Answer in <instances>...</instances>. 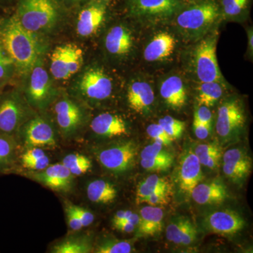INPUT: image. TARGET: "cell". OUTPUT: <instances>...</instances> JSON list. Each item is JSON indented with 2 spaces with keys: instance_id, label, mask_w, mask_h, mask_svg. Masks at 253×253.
I'll list each match as a JSON object with an SVG mask.
<instances>
[{
  "instance_id": "52",
  "label": "cell",
  "mask_w": 253,
  "mask_h": 253,
  "mask_svg": "<svg viewBox=\"0 0 253 253\" xmlns=\"http://www.w3.org/2000/svg\"><path fill=\"white\" fill-rule=\"evenodd\" d=\"M1 82H0V88H1Z\"/></svg>"
},
{
  "instance_id": "48",
  "label": "cell",
  "mask_w": 253,
  "mask_h": 253,
  "mask_svg": "<svg viewBox=\"0 0 253 253\" xmlns=\"http://www.w3.org/2000/svg\"><path fill=\"white\" fill-rule=\"evenodd\" d=\"M132 214V212L130 211H120L116 212L115 214L114 217L113 219V227L116 229L118 226L120 224H122L123 221L126 220L131 214Z\"/></svg>"
},
{
  "instance_id": "34",
  "label": "cell",
  "mask_w": 253,
  "mask_h": 253,
  "mask_svg": "<svg viewBox=\"0 0 253 253\" xmlns=\"http://www.w3.org/2000/svg\"><path fill=\"white\" fill-rule=\"evenodd\" d=\"M174 156L172 154L162 157L144 158L141 159V167L148 171H167L172 167Z\"/></svg>"
},
{
  "instance_id": "16",
  "label": "cell",
  "mask_w": 253,
  "mask_h": 253,
  "mask_svg": "<svg viewBox=\"0 0 253 253\" xmlns=\"http://www.w3.org/2000/svg\"><path fill=\"white\" fill-rule=\"evenodd\" d=\"M55 114L59 128L65 135L77 131L83 122V113L79 106L69 99H62L55 105Z\"/></svg>"
},
{
  "instance_id": "22",
  "label": "cell",
  "mask_w": 253,
  "mask_h": 253,
  "mask_svg": "<svg viewBox=\"0 0 253 253\" xmlns=\"http://www.w3.org/2000/svg\"><path fill=\"white\" fill-rule=\"evenodd\" d=\"M176 41L168 33H158L145 48L144 56L147 61H158L167 59L172 54Z\"/></svg>"
},
{
  "instance_id": "47",
  "label": "cell",
  "mask_w": 253,
  "mask_h": 253,
  "mask_svg": "<svg viewBox=\"0 0 253 253\" xmlns=\"http://www.w3.org/2000/svg\"><path fill=\"white\" fill-rule=\"evenodd\" d=\"M193 128H194V131L196 137L198 139H202V140L203 139H207L210 133H211V126L200 123L196 120L194 119Z\"/></svg>"
},
{
  "instance_id": "6",
  "label": "cell",
  "mask_w": 253,
  "mask_h": 253,
  "mask_svg": "<svg viewBox=\"0 0 253 253\" xmlns=\"http://www.w3.org/2000/svg\"><path fill=\"white\" fill-rule=\"evenodd\" d=\"M244 111L238 100H226L218 110L216 131L223 143L234 140L245 124Z\"/></svg>"
},
{
  "instance_id": "20",
  "label": "cell",
  "mask_w": 253,
  "mask_h": 253,
  "mask_svg": "<svg viewBox=\"0 0 253 253\" xmlns=\"http://www.w3.org/2000/svg\"><path fill=\"white\" fill-rule=\"evenodd\" d=\"M154 99V90L146 82H134L128 88V104L136 112L143 113L149 111Z\"/></svg>"
},
{
  "instance_id": "18",
  "label": "cell",
  "mask_w": 253,
  "mask_h": 253,
  "mask_svg": "<svg viewBox=\"0 0 253 253\" xmlns=\"http://www.w3.org/2000/svg\"><path fill=\"white\" fill-rule=\"evenodd\" d=\"M179 6L178 0H133L132 12L139 16L168 17Z\"/></svg>"
},
{
  "instance_id": "12",
  "label": "cell",
  "mask_w": 253,
  "mask_h": 253,
  "mask_svg": "<svg viewBox=\"0 0 253 253\" xmlns=\"http://www.w3.org/2000/svg\"><path fill=\"white\" fill-rule=\"evenodd\" d=\"M31 78L28 88L30 102L34 106H45L51 95V84L49 75L38 61L31 70Z\"/></svg>"
},
{
  "instance_id": "49",
  "label": "cell",
  "mask_w": 253,
  "mask_h": 253,
  "mask_svg": "<svg viewBox=\"0 0 253 253\" xmlns=\"http://www.w3.org/2000/svg\"><path fill=\"white\" fill-rule=\"evenodd\" d=\"M118 230L123 231L125 233H131L134 231L136 229L135 226L133 225L130 222L127 221H123L122 224H120L116 228Z\"/></svg>"
},
{
  "instance_id": "25",
  "label": "cell",
  "mask_w": 253,
  "mask_h": 253,
  "mask_svg": "<svg viewBox=\"0 0 253 253\" xmlns=\"http://www.w3.org/2000/svg\"><path fill=\"white\" fill-rule=\"evenodd\" d=\"M140 222L137 227L136 235L155 236L163 229V211L156 206H146L140 211Z\"/></svg>"
},
{
  "instance_id": "13",
  "label": "cell",
  "mask_w": 253,
  "mask_h": 253,
  "mask_svg": "<svg viewBox=\"0 0 253 253\" xmlns=\"http://www.w3.org/2000/svg\"><path fill=\"white\" fill-rule=\"evenodd\" d=\"M201 164L194 151L186 150L182 154L178 169V182L181 191L191 194L195 186L202 180Z\"/></svg>"
},
{
  "instance_id": "9",
  "label": "cell",
  "mask_w": 253,
  "mask_h": 253,
  "mask_svg": "<svg viewBox=\"0 0 253 253\" xmlns=\"http://www.w3.org/2000/svg\"><path fill=\"white\" fill-rule=\"evenodd\" d=\"M203 224L209 232L221 235H234L244 229L246 221L239 213L224 209L210 213Z\"/></svg>"
},
{
  "instance_id": "32",
  "label": "cell",
  "mask_w": 253,
  "mask_h": 253,
  "mask_svg": "<svg viewBox=\"0 0 253 253\" xmlns=\"http://www.w3.org/2000/svg\"><path fill=\"white\" fill-rule=\"evenodd\" d=\"M62 163L73 176H79L87 172L91 168L90 160L79 154H68L63 158Z\"/></svg>"
},
{
  "instance_id": "33",
  "label": "cell",
  "mask_w": 253,
  "mask_h": 253,
  "mask_svg": "<svg viewBox=\"0 0 253 253\" xmlns=\"http://www.w3.org/2000/svg\"><path fill=\"white\" fill-rule=\"evenodd\" d=\"M131 241H119L108 239L101 241L96 246L94 253H129L133 251Z\"/></svg>"
},
{
  "instance_id": "51",
  "label": "cell",
  "mask_w": 253,
  "mask_h": 253,
  "mask_svg": "<svg viewBox=\"0 0 253 253\" xmlns=\"http://www.w3.org/2000/svg\"><path fill=\"white\" fill-rule=\"evenodd\" d=\"M101 1H109V0H101Z\"/></svg>"
},
{
  "instance_id": "19",
  "label": "cell",
  "mask_w": 253,
  "mask_h": 253,
  "mask_svg": "<svg viewBox=\"0 0 253 253\" xmlns=\"http://www.w3.org/2000/svg\"><path fill=\"white\" fill-rule=\"evenodd\" d=\"M90 126L95 134L106 137L126 135L128 132L126 121L121 116L109 113L98 115Z\"/></svg>"
},
{
  "instance_id": "26",
  "label": "cell",
  "mask_w": 253,
  "mask_h": 253,
  "mask_svg": "<svg viewBox=\"0 0 253 253\" xmlns=\"http://www.w3.org/2000/svg\"><path fill=\"white\" fill-rule=\"evenodd\" d=\"M92 251V238L89 235L68 236L51 249L53 253H89Z\"/></svg>"
},
{
  "instance_id": "2",
  "label": "cell",
  "mask_w": 253,
  "mask_h": 253,
  "mask_svg": "<svg viewBox=\"0 0 253 253\" xmlns=\"http://www.w3.org/2000/svg\"><path fill=\"white\" fill-rule=\"evenodd\" d=\"M14 16L28 31H44L58 21L59 5L56 0H20Z\"/></svg>"
},
{
  "instance_id": "40",
  "label": "cell",
  "mask_w": 253,
  "mask_h": 253,
  "mask_svg": "<svg viewBox=\"0 0 253 253\" xmlns=\"http://www.w3.org/2000/svg\"><path fill=\"white\" fill-rule=\"evenodd\" d=\"M170 194V191H162L154 193L145 198L141 201L142 203H146L149 206H164L169 202V195Z\"/></svg>"
},
{
  "instance_id": "50",
  "label": "cell",
  "mask_w": 253,
  "mask_h": 253,
  "mask_svg": "<svg viewBox=\"0 0 253 253\" xmlns=\"http://www.w3.org/2000/svg\"><path fill=\"white\" fill-rule=\"evenodd\" d=\"M253 34L252 30H250L249 31V46L250 48V50L251 51V53H253Z\"/></svg>"
},
{
  "instance_id": "31",
  "label": "cell",
  "mask_w": 253,
  "mask_h": 253,
  "mask_svg": "<svg viewBox=\"0 0 253 253\" xmlns=\"http://www.w3.org/2000/svg\"><path fill=\"white\" fill-rule=\"evenodd\" d=\"M194 153L203 166L211 169H215L219 166L221 151L217 144H200L195 149Z\"/></svg>"
},
{
  "instance_id": "36",
  "label": "cell",
  "mask_w": 253,
  "mask_h": 253,
  "mask_svg": "<svg viewBox=\"0 0 253 253\" xmlns=\"http://www.w3.org/2000/svg\"><path fill=\"white\" fill-rule=\"evenodd\" d=\"M158 124L162 126L172 141L181 137L186 126L185 123L169 116L161 118L158 121Z\"/></svg>"
},
{
  "instance_id": "30",
  "label": "cell",
  "mask_w": 253,
  "mask_h": 253,
  "mask_svg": "<svg viewBox=\"0 0 253 253\" xmlns=\"http://www.w3.org/2000/svg\"><path fill=\"white\" fill-rule=\"evenodd\" d=\"M197 101L199 106L210 108L220 99L223 89L219 82H205L201 83L198 88Z\"/></svg>"
},
{
  "instance_id": "44",
  "label": "cell",
  "mask_w": 253,
  "mask_h": 253,
  "mask_svg": "<svg viewBox=\"0 0 253 253\" xmlns=\"http://www.w3.org/2000/svg\"><path fill=\"white\" fill-rule=\"evenodd\" d=\"M194 120L208 126H212V114L207 106H199L194 113Z\"/></svg>"
},
{
  "instance_id": "28",
  "label": "cell",
  "mask_w": 253,
  "mask_h": 253,
  "mask_svg": "<svg viewBox=\"0 0 253 253\" xmlns=\"http://www.w3.org/2000/svg\"><path fill=\"white\" fill-rule=\"evenodd\" d=\"M17 143L12 135L0 132V173L12 167L16 157Z\"/></svg>"
},
{
  "instance_id": "46",
  "label": "cell",
  "mask_w": 253,
  "mask_h": 253,
  "mask_svg": "<svg viewBox=\"0 0 253 253\" xmlns=\"http://www.w3.org/2000/svg\"><path fill=\"white\" fill-rule=\"evenodd\" d=\"M66 217L68 226L73 231H78L81 230L83 226L82 225L81 221L78 219V216L72 209L71 206V203L68 202L66 205Z\"/></svg>"
},
{
  "instance_id": "3",
  "label": "cell",
  "mask_w": 253,
  "mask_h": 253,
  "mask_svg": "<svg viewBox=\"0 0 253 253\" xmlns=\"http://www.w3.org/2000/svg\"><path fill=\"white\" fill-rule=\"evenodd\" d=\"M219 7L211 0L201 1L178 15L176 22L181 31L189 35L205 33L217 21Z\"/></svg>"
},
{
  "instance_id": "42",
  "label": "cell",
  "mask_w": 253,
  "mask_h": 253,
  "mask_svg": "<svg viewBox=\"0 0 253 253\" xmlns=\"http://www.w3.org/2000/svg\"><path fill=\"white\" fill-rule=\"evenodd\" d=\"M12 66H14L12 60L6 54L0 42V80L7 76Z\"/></svg>"
},
{
  "instance_id": "5",
  "label": "cell",
  "mask_w": 253,
  "mask_h": 253,
  "mask_svg": "<svg viewBox=\"0 0 253 253\" xmlns=\"http://www.w3.org/2000/svg\"><path fill=\"white\" fill-rule=\"evenodd\" d=\"M83 51L73 43L56 46L51 56L50 71L56 80H68L81 69Z\"/></svg>"
},
{
  "instance_id": "23",
  "label": "cell",
  "mask_w": 253,
  "mask_h": 253,
  "mask_svg": "<svg viewBox=\"0 0 253 253\" xmlns=\"http://www.w3.org/2000/svg\"><path fill=\"white\" fill-rule=\"evenodd\" d=\"M160 93L166 104L173 109H181L186 104L185 86L178 76H170L165 80L161 84Z\"/></svg>"
},
{
  "instance_id": "11",
  "label": "cell",
  "mask_w": 253,
  "mask_h": 253,
  "mask_svg": "<svg viewBox=\"0 0 253 253\" xmlns=\"http://www.w3.org/2000/svg\"><path fill=\"white\" fill-rule=\"evenodd\" d=\"M26 115V108L17 96H5L0 101V132L13 136L22 126Z\"/></svg>"
},
{
  "instance_id": "15",
  "label": "cell",
  "mask_w": 253,
  "mask_h": 253,
  "mask_svg": "<svg viewBox=\"0 0 253 253\" xmlns=\"http://www.w3.org/2000/svg\"><path fill=\"white\" fill-rule=\"evenodd\" d=\"M223 172L233 182H241L251 173V158L239 148L226 151L223 156Z\"/></svg>"
},
{
  "instance_id": "45",
  "label": "cell",
  "mask_w": 253,
  "mask_h": 253,
  "mask_svg": "<svg viewBox=\"0 0 253 253\" xmlns=\"http://www.w3.org/2000/svg\"><path fill=\"white\" fill-rule=\"evenodd\" d=\"M197 230L196 226L193 224L191 220L188 223L186 229H184L181 236L180 245L181 246H189L194 242L195 240L197 237Z\"/></svg>"
},
{
  "instance_id": "1",
  "label": "cell",
  "mask_w": 253,
  "mask_h": 253,
  "mask_svg": "<svg viewBox=\"0 0 253 253\" xmlns=\"http://www.w3.org/2000/svg\"><path fill=\"white\" fill-rule=\"evenodd\" d=\"M0 42L21 74L31 72L40 60L41 46L34 33L23 27L14 16L0 26Z\"/></svg>"
},
{
  "instance_id": "29",
  "label": "cell",
  "mask_w": 253,
  "mask_h": 253,
  "mask_svg": "<svg viewBox=\"0 0 253 253\" xmlns=\"http://www.w3.org/2000/svg\"><path fill=\"white\" fill-rule=\"evenodd\" d=\"M171 187L167 179L152 174L141 181L136 190V202L141 204V201L150 195L162 191H170Z\"/></svg>"
},
{
  "instance_id": "4",
  "label": "cell",
  "mask_w": 253,
  "mask_h": 253,
  "mask_svg": "<svg viewBox=\"0 0 253 253\" xmlns=\"http://www.w3.org/2000/svg\"><path fill=\"white\" fill-rule=\"evenodd\" d=\"M217 42V35H213L200 42L195 49V68L201 83L222 81L216 55Z\"/></svg>"
},
{
  "instance_id": "8",
  "label": "cell",
  "mask_w": 253,
  "mask_h": 253,
  "mask_svg": "<svg viewBox=\"0 0 253 253\" xmlns=\"http://www.w3.org/2000/svg\"><path fill=\"white\" fill-rule=\"evenodd\" d=\"M79 89L84 97L101 101L111 96L112 81L101 68H91L82 76Z\"/></svg>"
},
{
  "instance_id": "39",
  "label": "cell",
  "mask_w": 253,
  "mask_h": 253,
  "mask_svg": "<svg viewBox=\"0 0 253 253\" xmlns=\"http://www.w3.org/2000/svg\"><path fill=\"white\" fill-rule=\"evenodd\" d=\"M163 145L161 142L155 141L152 144L146 146L141 151L140 156L141 159L144 158L162 157V156H168L170 154L168 151L163 149Z\"/></svg>"
},
{
  "instance_id": "17",
  "label": "cell",
  "mask_w": 253,
  "mask_h": 253,
  "mask_svg": "<svg viewBox=\"0 0 253 253\" xmlns=\"http://www.w3.org/2000/svg\"><path fill=\"white\" fill-rule=\"evenodd\" d=\"M190 195L195 202L199 205L219 204L224 202L228 196L226 186L219 180L199 183Z\"/></svg>"
},
{
  "instance_id": "10",
  "label": "cell",
  "mask_w": 253,
  "mask_h": 253,
  "mask_svg": "<svg viewBox=\"0 0 253 253\" xmlns=\"http://www.w3.org/2000/svg\"><path fill=\"white\" fill-rule=\"evenodd\" d=\"M21 135L23 142L30 148H54L56 146L52 126L42 118H34L26 123L21 129Z\"/></svg>"
},
{
  "instance_id": "27",
  "label": "cell",
  "mask_w": 253,
  "mask_h": 253,
  "mask_svg": "<svg viewBox=\"0 0 253 253\" xmlns=\"http://www.w3.org/2000/svg\"><path fill=\"white\" fill-rule=\"evenodd\" d=\"M117 190L109 181L96 179L91 181L86 187L89 201L96 204H108L117 197Z\"/></svg>"
},
{
  "instance_id": "43",
  "label": "cell",
  "mask_w": 253,
  "mask_h": 253,
  "mask_svg": "<svg viewBox=\"0 0 253 253\" xmlns=\"http://www.w3.org/2000/svg\"><path fill=\"white\" fill-rule=\"evenodd\" d=\"M71 206L76 213V215L78 216V219L81 221L82 225L83 227H86L92 224L93 221L94 220V216L91 212H89L87 210L84 208L79 207V206H76V205L71 204Z\"/></svg>"
},
{
  "instance_id": "41",
  "label": "cell",
  "mask_w": 253,
  "mask_h": 253,
  "mask_svg": "<svg viewBox=\"0 0 253 253\" xmlns=\"http://www.w3.org/2000/svg\"><path fill=\"white\" fill-rule=\"evenodd\" d=\"M49 158L47 156H41L40 158H33L28 161H22L23 167L32 169V170L41 171L49 166Z\"/></svg>"
},
{
  "instance_id": "21",
  "label": "cell",
  "mask_w": 253,
  "mask_h": 253,
  "mask_svg": "<svg viewBox=\"0 0 253 253\" xmlns=\"http://www.w3.org/2000/svg\"><path fill=\"white\" fill-rule=\"evenodd\" d=\"M106 15V8L102 4H94L83 9L78 16L77 33L82 37H89L99 29Z\"/></svg>"
},
{
  "instance_id": "7",
  "label": "cell",
  "mask_w": 253,
  "mask_h": 253,
  "mask_svg": "<svg viewBox=\"0 0 253 253\" xmlns=\"http://www.w3.org/2000/svg\"><path fill=\"white\" fill-rule=\"evenodd\" d=\"M137 146L131 141H123L101 150L98 160L101 166L115 174H121L132 168Z\"/></svg>"
},
{
  "instance_id": "14",
  "label": "cell",
  "mask_w": 253,
  "mask_h": 253,
  "mask_svg": "<svg viewBox=\"0 0 253 253\" xmlns=\"http://www.w3.org/2000/svg\"><path fill=\"white\" fill-rule=\"evenodd\" d=\"M31 177L57 191H69L73 179V174L62 163L51 165L41 172L33 173Z\"/></svg>"
},
{
  "instance_id": "35",
  "label": "cell",
  "mask_w": 253,
  "mask_h": 253,
  "mask_svg": "<svg viewBox=\"0 0 253 253\" xmlns=\"http://www.w3.org/2000/svg\"><path fill=\"white\" fill-rule=\"evenodd\" d=\"M189 221V218L182 216L172 219L166 229V236L168 241L174 244L180 245L181 236Z\"/></svg>"
},
{
  "instance_id": "24",
  "label": "cell",
  "mask_w": 253,
  "mask_h": 253,
  "mask_svg": "<svg viewBox=\"0 0 253 253\" xmlns=\"http://www.w3.org/2000/svg\"><path fill=\"white\" fill-rule=\"evenodd\" d=\"M105 45L111 54L118 56L127 54L133 46L131 32L124 26H114L106 35Z\"/></svg>"
},
{
  "instance_id": "38",
  "label": "cell",
  "mask_w": 253,
  "mask_h": 253,
  "mask_svg": "<svg viewBox=\"0 0 253 253\" xmlns=\"http://www.w3.org/2000/svg\"><path fill=\"white\" fill-rule=\"evenodd\" d=\"M249 0H222L224 13L229 16L239 15L247 6Z\"/></svg>"
},
{
  "instance_id": "37",
  "label": "cell",
  "mask_w": 253,
  "mask_h": 253,
  "mask_svg": "<svg viewBox=\"0 0 253 253\" xmlns=\"http://www.w3.org/2000/svg\"><path fill=\"white\" fill-rule=\"evenodd\" d=\"M146 132L149 136L154 139V141L161 142L163 146H167L172 144V139L158 123V124H151L148 126Z\"/></svg>"
}]
</instances>
